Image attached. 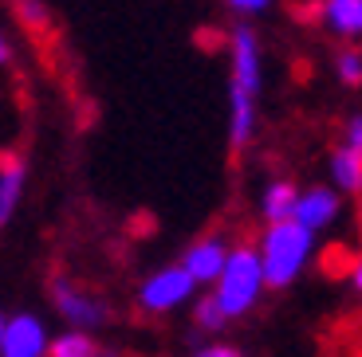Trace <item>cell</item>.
I'll return each instance as SVG.
<instances>
[{"label": "cell", "instance_id": "cell-23", "mask_svg": "<svg viewBox=\"0 0 362 357\" xmlns=\"http://www.w3.org/2000/svg\"><path fill=\"white\" fill-rule=\"evenodd\" d=\"M4 322H8V314L0 310V338H4Z\"/></svg>", "mask_w": 362, "mask_h": 357}, {"label": "cell", "instance_id": "cell-11", "mask_svg": "<svg viewBox=\"0 0 362 357\" xmlns=\"http://www.w3.org/2000/svg\"><path fill=\"white\" fill-rule=\"evenodd\" d=\"M327 173H331V188L339 197H358L362 193V153L346 150L343 142L327 153Z\"/></svg>", "mask_w": 362, "mask_h": 357}, {"label": "cell", "instance_id": "cell-14", "mask_svg": "<svg viewBox=\"0 0 362 357\" xmlns=\"http://www.w3.org/2000/svg\"><path fill=\"white\" fill-rule=\"evenodd\" d=\"M193 326H197L201 334H209V338H217V334L228 326V318L221 314V306L213 303V295H197V298H193Z\"/></svg>", "mask_w": 362, "mask_h": 357}, {"label": "cell", "instance_id": "cell-16", "mask_svg": "<svg viewBox=\"0 0 362 357\" xmlns=\"http://www.w3.org/2000/svg\"><path fill=\"white\" fill-rule=\"evenodd\" d=\"M236 20H252V16H264V12L276 4V0H221Z\"/></svg>", "mask_w": 362, "mask_h": 357}, {"label": "cell", "instance_id": "cell-19", "mask_svg": "<svg viewBox=\"0 0 362 357\" xmlns=\"http://www.w3.org/2000/svg\"><path fill=\"white\" fill-rule=\"evenodd\" d=\"M16 8L24 12V20H28L32 28H44L47 12H44V4H40V0H16Z\"/></svg>", "mask_w": 362, "mask_h": 357}, {"label": "cell", "instance_id": "cell-15", "mask_svg": "<svg viewBox=\"0 0 362 357\" xmlns=\"http://www.w3.org/2000/svg\"><path fill=\"white\" fill-rule=\"evenodd\" d=\"M335 79L343 87H362V47H339L335 52Z\"/></svg>", "mask_w": 362, "mask_h": 357}, {"label": "cell", "instance_id": "cell-17", "mask_svg": "<svg viewBox=\"0 0 362 357\" xmlns=\"http://www.w3.org/2000/svg\"><path fill=\"white\" fill-rule=\"evenodd\" d=\"M189 357H245V349H236L228 346V341H217V338H209L205 346H197Z\"/></svg>", "mask_w": 362, "mask_h": 357}, {"label": "cell", "instance_id": "cell-4", "mask_svg": "<svg viewBox=\"0 0 362 357\" xmlns=\"http://www.w3.org/2000/svg\"><path fill=\"white\" fill-rule=\"evenodd\" d=\"M47 295H52V306H55V314H59V322H64L67 330L95 334L110 322L107 298H103L99 291H90V286H83L79 279L64 275V271H55V275L47 279Z\"/></svg>", "mask_w": 362, "mask_h": 357}, {"label": "cell", "instance_id": "cell-1", "mask_svg": "<svg viewBox=\"0 0 362 357\" xmlns=\"http://www.w3.org/2000/svg\"><path fill=\"white\" fill-rule=\"evenodd\" d=\"M260 95H264L260 36L248 20H236L228 28V145H233V153L248 150L256 142Z\"/></svg>", "mask_w": 362, "mask_h": 357}, {"label": "cell", "instance_id": "cell-22", "mask_svg": "<svg viewBox=\"0 0 362 357\" xmlns=\"http://www.w3.org/2000/svg\"><path fill=\"white\" fill-rule=\"evenodd\" d=\"M95 357H122V353H118V349H110V346H99V353H95Z\"/></svg>", "mask_w": 362, "mask_h": 357}, {"label": "cell", "instance_id": "cell-21", "mask_svg": "<svg viewBox=\"0 0 362 357\" xmlns=\"http://www.w3.org/2000/svg\"><path fill=\"white\" fill-rule=\"evenodd\" d=\"M8 63H12V44L4 36V28H0V67H8Z\"/></svg>", "mask_w": 362, "mask_h": 357}, {"label": "cell", "instance_id": "cell-8", "mask_svg": "<svg viewBox=\"0 0 362 357\" xmlns=\"http://www.w3.org/2000/svg\"><path fill=\"white\" fill-rule=\"evenodd\" d=\"M228 251H233V243L225 240L221 232H209V236H201V240H193L189 248L181 251V271L197 283V291L201 286H213V279L221 275V267H225V259H228Z\"/></svg>", "mask_w": 362, "mask_h": 357}, {"label": "cell", "instance_id": "cell-18", "mask_svg": "<svg viewBox=\"0 0 362 357\" xmlns=\"http://www.w3.org/2000/svg\"><path fill=\"white\" fill-rule=\"evenodd\" d=\"M339 142H343L346 150H358V153H362V110L343 122V138H339Z\"/></svg>", "mask_w": 362, "mask_h": 357}, {"label": "cell", "instance_id": "cell-20", "mask_svg": "<svg viewBox=\"0 0 362 357\" xmlns=\"http://www.w3.org/2000/svg\"><path fill=\"white\" fill-rule=\"evenodd\" d=\"M351 286H354V295L362 298V255L354 259V267H351Z\"/></svg>", "mask_w": 362, "mask_h": 357}, {"label": "cell", "instance_id": "cell-9", "mask_svg": "<svg viewBox=\"0 0 362 357\" xmlns=\"http://www.w3.org/2000/svg\"><path fill=\"white\" fill-rule=\"evenodd\" d=\"M28 188V161L20 153H0V236L16 220Z\"/></svg>", "mask_w": 362, "mask_h": 357}, {"label": "cell", "instance_id": "cell-24", "mask_svg": "<svg viewBox=\"0 0 362 357\" xmlns=\"http://www.w3.org/2000/svg\"><path fill=\"white\" fill-rule=\"evenodd\" d=\"M358 220H362V193H358Z\"/></svg>", "mask_w": 362, "mask_h": 357}, {"label": "cell", "instance_id": "cell-5", "mask_svg": "<svg viewBox=\"0 0 362 357\" xmlns=\"http://www.w3.org/2000/svg\"><path fill=\"white\" fill-rule=\"evenodd\" d=\"M193 298H197V283L181 271V263H165V267L150 271V275L138 283V291H134L138 310L154 314V318L173 314V310H181V306H189Z\"/></svg>", "mask_w": 362, "mask_h": 357}, {"label": "cell", "instance_id": "cell-3", "mask_svg": "<svg viewBox=\"0 0 362 357\" xmlns=\"http://www.w3.org/2000/svg\"><path fill=\"white\" fill-rule=\"evenodd\" d=\"M213 303L221 306L228 322H240L260 306V298L268 295V283H264V267L260 255H256V243H233L221 275L209 286Z\"/></svg>", "mask_w": 362, "mask_h": 357}, {"label": "cell", "instance_id": "cell-12", "mask_svg": "<svg viewBox=\"0 0 362 357\" xmlns=\"http://www.w3.org/2000/svg\"><path fill=\"white\" fill-rule=\"evenodd\" d=\"M296 197H299V185H296V181H288V177L268 181V185L260 188V200H256V208H260V220H264V224L291 220Z\"/></svg>", "mask_w": 362, "mask_h": 357}, {"label": "cell", "instance_id": "cell-2", "mask_svg": "<svg viewBox=\"0 0 362 357\" xmlns=\"http://www.w3.org/2000/svg\"><path fill=\"white\" fill-rule=\"evenodd\" d=\"M315 248H319V236L303 232L296 220L264 224L260 240H256V255H260L268 291H288V286H296L303 279V271L311 267Z\"/></svg>", "mask_w": 362, "mask_h": 357}, {"label": "cell", "instance_id": "cell-7", "mask_svg": "<svg viewBox=\"0 0 362 357\" xmlns=\"http://www.w3.org/2000/svg\"><path fill=\"white\" fill-rule=\"evenodd\" d=\"M339 216H343V197H339L331 185H308L299 188L296 208H291V220L303 228V232L319 236L327 228H335Z\"/></svg>", "mask_w": 362, "mask_h": 357}, {"label": "cell", "instance_id": "cell-10", "mask_svg": "<svg viewBox=\"0 0 362 357\" xmlns=\"http://www.w3.org/2000/svg\"><path fill=\"white\" fill-rule=\"evenodd\" d=\"M315 20L339 40H362V0H319Z\"/></svg>", "mask_w": 362, "mask_h": 357}, {"label": "cell", "instance_id": "cell-13", "mask_svg": "<svg viewBox=\"0 0 362 357\" xmlns=\"http://www.w3.org/2000/svg\"><path fill=\"white\" fill-rule=\"evenodd\" d=\"M99 353V341L95 334H83V330H59L47 346V357H95Z\"/></svg>", "mask_w": 362, "mask_h": 357}, {"label": "cell", "instance_id": "cell-6", "mask_svg": "<svg viewBox=\"0 0 362 357\" xmlns=\"http://www.w3.org/2000/svg\"><path fill=\"white\" fill-rule=\"evenodd\" d=\"M52 330L36 310H16L4 322V338H0V357H47Z\"/></svg>", "mask_w": 362, "mask_h": 357}]
</instances>
